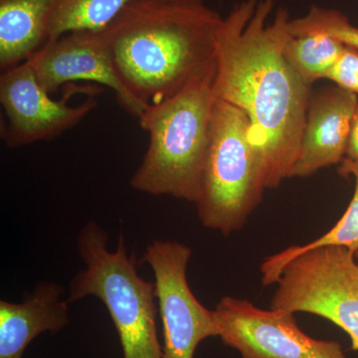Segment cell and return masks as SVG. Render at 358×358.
Returning a JSON list of instances; mask_svg holds the SVG:
<instances>
[{
  "label": "cell",
  "mask_w": 358,
  "mask_h": 358,
  "mask_svg": "<svg viewBox=\"0 0 358 358\" xmlns=\"http://www.w3.org/2000/svg\"><path fill=\"white\" fill-rule=\"evenodd\" d=\"M289 20L275 0H243L216 35L214 92L246 115L266 189L289 178L312 98L285 56Z\"/></svg>",
  "instance_id": "obj_1"
},
{
  "label": "cell",
  "mask_w": 358,
  "mask_h": 358,
  "mask_svg": "<svg viewBox=\"0 0 358 358\" xmlns=\"http://www.w3.org/2000/svg\"><path fill=\"white\" fill-rule=\"evenodd\" d=\"M222 20L205 2L134 0L102 32L122 84L148 106L178 93L215 60Z\"/></svg>",
  "instance_id": "obj_2"
},
{
  "label": "cell",
  "mask_w": 358,
  "mask_h": 358,
  "mask_svg": "<svg viewBox=\"0 0 358 358\" xmlns=\"http://www.w3.org/2000/svg\"><path fill=\"white\" fill-rule=\"evenodd\" d=\"M216 58L174 95L150 103L138 117L150 143L131 179L138 192L195 203L210 138Z\"/></svg>",
  "instance_id": "obj_3"
},
{
  "label": "cell",
  "mask_w": 358,
  "mask_h": 358,
  "mask_svg": "<svg viewBox=\"0 0 358 358\" xmlns=\"http://www.w3.org/2000/svg\"><path fill=\"white\" fill-rule=\"evenodd\" d=\"M109 235L90 221L77 237V250L85 268L70 284V303L96 296L107 308L119 334L124 358H162L157 329L155 284L136 271L121 235L115 251L108 248Z\"/></svg>",
  "instance_id": "obj_4"
},
{
  "label": "cell",
  "mask_w": 358,
  "mask_h": 358,
  "mask_svg": "<svg viewBox=\"0 0 358 358\" xmlns=\"http://www.w3.org/2000/svg\"><path fill=\"white\" fill-rule=\"evenodd\" d=\"M265 189L262 166L246 115L217 99L195 201L200 222L224 236L243 229Z\"/></svg>",
  "instance_id": "obj_5"
},
{
  "label": "cell",
  "mask_w": 358,
  "mask_h": 358,
  "mask_svg": "<svg viewBox=\"0 0 358 358\" xmlns=\"http://www.w3.org/2000/svg\"><path fill=\"white\" fill-rule=\"evenodd\" d=\"M275 285L272 308L324 317L343 329L358 350V261L350 249L307 250L282 268Z\"/></svg>",
  "instance_id": "obj_6"
},
{
  "label": "cell",
  "mask_w": 358,
  "mask_h": 358,
  "mask_svg": "<svg viewBox=\"0 0 358 358\" xmlns=\"http://www.w3.org/2000/svg\"><path fill=\"white\" fill-rule=\"evenodd\" d=\"M192 251L176 241L155 239L143 262L155 275V298L164 327L162 358H193L202 341L218 336L214 310L200 303L187 281Z\"/></svg>",
  "instance_id": "obj_7"
},
{
  "label": "cell",
  "mask_w": 358,
  "mask_h": 358,
  "mask_svg": "<svg viewBox=\"0 0 358 358\" xmlns=\"http://www.w3.org/2000/svg\"><path fill=\"white\" fill-rule=\"evenodd\" d=\"M214 315L219 338L241 358H346L336 341L301 331L289 310H263L248 300L224 296Z\"/></svg>",
  "instance_id": "obj_8"
},
{
  "label": "cell",
  "mask_w": 358,
  "mask_h": 358,
  "mask_svg": "<svg viewBox=\"0 0 358 358\" xmlns=\"http://www.w3.org/2000/svg\"><path fill=\"white\" fill-rule=\"evenodd\" d=\"M72 92L62 100H53L38 83L29 63L4 71L0 76L2 141L8 148H20L40 141L58 138L83 121L95 108L88 98L77 106L69 105Z\"/></svg>",
  "instance_id": "obj_9"
},
{
  "label": "cell",
  "mask_w": 358,
  "mask_h": 358,
  "mask_svg": "<svg viewBox=\"0 0 358 358\" xmlns=\"http://www.w3.org/2000/svg\"><path fill=\"white\" fill-rule=\"evenodd\" d=\"M26 62L31 66L40 86L50 95L66 84L92 82L112 90L122 109L136 119L147 108L122 84L102 29L64 33L49 40Z\"/></svg>",
  "instance_id": "obj_10"
},
{
  "label": "cell",
  "mask_w": 358,
  "mask_h": 358,
  "mask_svg": "<svg viewBox=\"0 0 358 358\" xmlns=\"http://www.w3.org/2000/svg\"><path fill=\"white\" fill-rule=\"evenodd\" d=\"M357 95L329 87L310 98L300 150L289 178H308L346 157Z\"/></svg>",
  "instance_id": "obj_11"
},
{
  "label": "cell",
  "mask_w": 358,
  "mask_h": 358,
  "mask_svg": "<svg viewBox=\"0 0 358 358\" xmlns=\"http://www.w3.org/2000/svg\"><path fill=\"white\" fill-rule=\"evenodd\" d=\"M64 292L61 285L42 282L21 303L0 301V358H22L39 334L58 333L69 324Z\"/></svg>",
  "instance_id": "obj_12"
},
{
  "label": "cell",
  "mask_w": 358,
  "mask_h": 358,
  "mask_svg": "<svg viewBox=\"0 0 358 358\" xmlns=\"http://www.w3.org/2000/svg\"><path fill=\"white\" fill-rule=\"evenodd\" d=\"M59 0H0V69L29 60L50 40Z\"/></svg>",
  "instance_id": "obj_13"
},
{
  "label": "cell",
  "mask_w": 358,
  "mask_h": 358,
  "mask_svg": "<svg viewBox=\"0 0 358 358\" xmlns=\"http://www.w3.org/2000/svg\"><path fill=\"white\" fill-rule=\"evenodd\" d=\"M341 176H352L355 181V192L343 217L326 234L310 243L291 246L279 253L268 256L261 264L263 286L275 284L282 268L291 259L307 250L324 246H341L350 249L358 261V160L345 157L338 169Z\"/></svg>",
  "instance_id": "obj_14"
},
{
  "label": "cell",
  "mask_w": 358,
  "mask_h": 358,
  "mask_svg": "<svg viewBox=\"0 0 358 358\" xmlns=\"http://www.w3.org/2000/svg\"><path fill=\"white\" fill-rule=\"evenodd\" d=\"M345 45L326 35L291 36L285 46V56L301 79L312 86L327 79Z\"/></svg>",
  "instance_id": "obj_15"
},
{
  "label": "cell",
  "mask_w": 358,
  "mask_h": 358,
  "mask_svg": "<svg viewBox=\"0 0 358 358\" xmlns=\"http://www.w3.org/2000/svg\"><path fill=\"white\" fill-rule=\"evenodd\" d=\"M131 1L134 0H59L52 20L50 39L73 30L102 29Z\"/></svg>",
  "instance_id": "obj_16"
},
{
  "label": "cell",
  "mask_w": 358,
  "mask_h": 358,
  "mask_svg": "<svg viewBox=\"0 0 358 358\" xmlns=\"http://www.w3.org/2000/svg\"><path fill=\"white\" fill-rule=\"evenodd\" d=\"M289 29L292 36L326 35L358 51V26L336 9L313 6L305 15L291 18Z\"/></svg>",
  "instance_id": "obj_17"
},
{
  "label": "cell",
  "mask_w": 358,
  "mask_h": 358,
  "mask_svg": "<svg viewBox=\"0 0 358 358\" xmlns=\"http://www.w3.org/2000/svg\"><path fill=\"white\" fill-rule=\"evenodd\" d=\"M327 79L339 88L358 95V51L345 46Z\"/></svg>",
  "instance_id": "obj_18"
},
{
  "label": "cell",
  "mask_w": 358,
  "mask_h": 358,
  "mask_svg": "<svg viewBox=\"0 0 358 358\" xmlns=\"http://www.w3.org/2000/svg\"><path fill=\"white\" fill-rule=\"evenodd\" d=\"M345 157L358 160V107L353 117L352 133H350Z\"/></svg>",
  "instance_id": "obj_19"
}]
</instances>
